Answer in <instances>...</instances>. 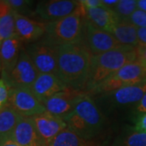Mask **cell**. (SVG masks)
<instances>
[{"mask_svg":"<svg viewBox=\"0 0 146 146\" xmlns=\"http://www.w3.org/2000/svg\"><path fill=\"white\" fill-rule=\"evenodd\" d=\"M58 77L68 88L86 89L92 54L83 43L57 46Z\"/></svg>","mask_w":146,"mask_h":146,"instance_id":"obj_1","label":"cell"},{"mask_svg":"<svg viewBox=\"0 0 146 146\" xmlns=\"http://www.w3.org/2000/svg\"><path fill=\"white\" fill-rule=\"evenodd\" d=\"M63 119L68 129L84 140L96 136L103 125V118L98 107L85 92L79 95L72 110Z\"/></svg>","mask_w":146,"mask_h":146,"instance_id":"obj_2","label":"cell"},{"mask_svg":"<svg viewBox=\"0 0 146 146\" xmlns=\"http://www.w3.org/2000/svg\"><path fill=\"white\" fill-rule=\"evenodd\" d=\"M137 61L136 47L122 46L119 48L92 56L89 77L86 89L90 92L128 63Z\"/></svg>","mask_w":146,"mask_h":146,"instance_id":"obj_3","label":"cell"},{"mask_svg":"<svg viewBox=\"0 0 146 146\" xmlns=\"http://www.w3.org/2000/svg\"><path fill=\"white\" fill-rule=\"evenodd\" d=\"M84 25L85 17L80 4L78 9L70 16L46 23V34L42 41L55 46L83 43Z\"/></svg>","mask_w":146,"mask_h":146,"instance_id":"obj_4","label":"cell"},{"mask_svg":"<svg viewBox=\"0 0 146 146\" xmlns=\"http://www.w3.org/2000/svg\"><path fill=\"white\" fill-rule=\"evenodd\" d=\"M146 80V67L138 61L128 63L97 85L89 93L107 94Z\"/></svg>","mask_w":146,"mask_h":146,"instance_id":"obj_5","label":"cell"},{"mask_svg":"<svg viewBox=\"0 0 146 146\" xmlns=\"http://www.w3.org/2000/svg\"><path fill=\"white\" fill-rule=\"evenodd\" d=\"M39 75L38 71L32 61L26 50H21L16 67L7 76H2L11 89L29 88L30 89Z\"/></svg>","mask_w":146,"mask_h":146,"instance_id":"obj_6","label":"cell"},{"mask_svg":"<svg viewBox=\"0 0 146 146\" xmlns=\"http://www.w3.org/2000/svg\"><path fill=\"white\" fill-rule=\"evenodd\" d=\"M83 44L93 56L99 55L122 46L112 33L100 29L86 20Z\"/></svg>","mask_w":146,"mask_h":146,"instance_id":"obj_7","label":"cell"},{"mask_svg":"<svg viewBox=\"0 0 146 146\" xmlns=\"http://www.w3.org/2000/svg\"><path fill=\"white\" fill-rule=\"evenodd\" d=\"M39 74H52L58 76L56 46L41 41L26 49Z\"/></svg>","mask_w":146,"mask_h":146,"instance_id":"obj_8","label":"cell"},{"mask_svg":"<svg viewBox=\"0 0 146 146\" xmlns=\"http://www.w3.org/2000/svg\"><path fill=\"white\" fill-rule=\"evenodd\" d=\"M8 103L25 117H33L46 112L44 105L29 88L10 89Z\"/></svg>","mask_w":146,"mask_h":146,"instance_id":"obj_9","label":"cell"},{"mask_svg":"<svg viewBox=\"0 0 146 146\" xmlns=\"http://www.w3.org/2000/svg\"><path fill=\"white\" fill-rule=\"evenodd\" d=\"M80 1L50 0L37 3L34 15L46 23L61 20L70 16L78 9Z\"/></svg>","mask_w":146,"mask_h":146,"instance_id":"obj_10","label":"cell"},{"mask_svg":"<svg viewBox=\"0 0 146 146\" xmlns=\"http://www.w3.org/2000/svg\"><path fill=\"white\" fill-rule=\"evenodd\" d=\"M32 119L36 126L38 134L46 146H49L60 132L68 128V125L63 118L51 115L47 111L33 116Z\"/></svg>","mask_w":146,"mask_h":146,"instance_id":"obj_11","label":"cell"},{"mask_svg":"<svg viewBox=\"0 0 146 146\" xmlns=\"http://www.w3.org/2000/svg\"><path fill=\"white\" fill-rule=\"evenodd\" d=\"M82 92L80 90L67 88L45 100L42 104L48 113L63 118L72 110L76 100Z\"/></svg>","mask_w":146,"mask_h":146,"instance_id":"obj_12","label":"cell"},{"mask_svg":"<svg viewBox=\"0 0 146 146\" xmlns=\"http://www.w3.org/2000/svg\"><path fill=\"white\" fill-rule=\"evenodd\" d=\"M10 135L21 146H46L37 132L32 117L21 116Z\"/></svg>","mask_w":146,"mask_h":146,"instance_id":"obj_13","label":"cell"},{"mask_svg":"<svg viewBox=\"0 0 146 146\" xmlns=\"http://www.w3.org/2000/svg\"><path fill=\"white\" fill-rule=\"evenodd\" d=\"M68 88L58 76L52 74H39L30 89L38 101L43 102L54 94Z\"/></svg>","mask_w":146,"mask_h":146,"instance_id":"obj_14","label":"cell"},{"mask_svg":"<svg viewBox=\"0 0 146 146\" xmlns=\"http://www.w3.org/2000/svg\"><path fill=\"white\" fill-rule=\"evenodd\" d=\"M16 35L21 41L32 42L37 41L46 34V24L33 21L26 16L14 11Z\"/></svg>","mask_w":146,"mask_h":146,"instance_id":"obj_15","label":"cell"},{"mask_svg":"<svg viewBox=\"0 0 146 146\" xmlns=\"http://www.w3.org/2000/svg\"><path fill=\"white\" fill-rule=\"evenodd\" d=\"M146 94V80L140 83L124 86L113 92L107 93L108 101L116 106L138 103Z\"/></svg>","mask_w":146,"mask_h":146,"instance_id":"obj_16","label":"cell"},{"mask_svg":"<svg viewBox=\"0 0 146 146\" xmlns=\"http://www.w3.org/2000/svg\"><path fill=\"white\" fill-rule=\"evenodd\" d=\"M21 41L16 35L2 42L0 48V63L2 76H7L14 69L21 53Z\"/></svg>","mask_w":146,"mask_h":146,"instance_id":"obj_17","label":"cell"},{"mask_svg":"<svg viewBox=\"0 0 146 146\" xmlns=\"http://www.w3.org/2000/svg\"><path fill=\"white\" fill-rule=\"evenodd\" d=\"M82 10L86 21L90 22L95 27L110 33H112L116 25L119 21L115 11L104 6L89 10H84L82 8Z\"/></svg>","mask_w":146,"mask_h":146,"instance_id":"obj_18","label":"cell"},{"mask_svg":"<svg viewBox=\"0 0 146 146\" xmlns=\"http://www.w3.org/2000/svg\"><path fill=\"white\" fill-rule=\"evenodd\" d=\"M16 35L14 11L7 0H0V38L3 42Z\"/></svg>","mask_w":146,"mask_h":146,"instance_id":"obj_19","label":"cell"},{"mask_svg":"<svg viewBox=\"0 0 146 146\" xmlns=\"http://www.w3.org/2000/svg\"><path fill=\"white\" fill-rule=\"evenodd\" d=\"M112 34L122 46L136 47L139 45L137 28L128 21H119Z\"/></svg>","mask_w":146,"mask_h":146,"instance_id":"obj_20","label":"cell"},{"mask_svg":"<svg viewBox=\"0 0 146 146\" xmlns=\"http://www.w3.org/2000/svg\"><path fill=\"white\" fill-rule=\"evenodd\" d=\"M21 116L9 103L0 110V134H11Z\"/></svg>","mask_w":146,"mask_h":146,"instance_id":"obj_21","label":"cell"},{"mask_svg":"<svg viewBox=\"0 0 146 146\" xmlns=\"http://www.w3.org/2000/svg\"><path fill=\"white\" fill-rule=\"evenodd\" d=\"M49 146H94V145L67 128L60 132Z\"/></svg>","mask_w":146,"mask_h":146,"instance_id":"obj_22","label":"cell"},{"mask_svg":"<svg viewBox=\"0 0 146 146\" xmlns=\"http://www.w3.org/2000/svg\"><path fill=\"white\" fill-rule=\"evenodd\" d=\"M136 9L137 1L136 0H119L113 11L119 19V21H127Z\"/></svg>","mask_w":146,"mask_h":146,"instance_id":"obj_23","label":"cell"},{"mask_svg":"<svg viewBox=\"0 0 146 146\" xmlns=\"http://www.w3.org/2000/svg\"><path fill=\"white\" fill-rule=\"evenodd\" d=\"M11 7L15 12L25 16L32 13V7L33 2L29 0H7Z\"/></svg>","mask_w":146,"mask_h":146,"instance_id":"obj_24","label":"cell"},{"mask_svg":"<svg viewBox=\"0 0 146 146\" xmlns=\"http://www.w3.org/2000/svg\"><path fill=\"white\" fill-rule=\"evenodd\" d=\"M123 146H146V132L131 133L124 140Z\"/></svg>","mask_w":146,"mask_h":146,"instance_id":"obj_25","label":"cell"},{"mask_svg":"<svg viewBox=\"0 0 146 146\" xmlns=\"http://www.w3.org/2000/svg\"><path fill=\"white\" fill-rule=\"evenodd\" d=\"M127 21L130 22L137 29L146 28V12L140 9H136Z\"/></svg>","mask_w":146,"mask_h":146,"instance_id":"obj_26","label":"cell"},{"mask_svg":"<svg viewBox=\"0 0 146 146\" xmlns=\"http://www.w3.org/2000/svg\"><path fill=\"white\" fill-rule=\"evenodd\" d=\"M10 89L3 79H0V110L8 103Z\"/></svg>","mask_w":146,"mask_h":146,"instance_id":"obj_27","label":"cell"},{"mask_svg":"<svg viewBox=\"0 0 146 146\" xmlns=\"http://www.w3.org/2000/svg\"><path fill=\"white\" fill-rule=\"evenodd\" d=\"M80 3L84 10H89L92 8L103 7L102 3V0H81L80 1Z\"/></svg>","mask_w":146,"mask_h":146,"instance_id":"obj_28","label":"cell"},{"mask_svg":"<svg viewBox=\"0 0 146 146\" xmlns=\"http://www.w3.org/2000/svg\"><path fill=\"white\" fill-rule=\"evenodd\" d=\"M0 146H21L12 139L10 134H0Z\"/></svg>","mask_w":146,"mask_h":146,"instance_id":"obj_29","label":"cell"},{"mask_svg":"<svg viewBox=\"0 0 146 146\" xmlns=\"http://www.w3.org/2000/svg\"><path fill=\"white\" fill-rule=\"evenodd\" d=\"M136 54L137 61L146 67V46H137Z\"/></svg>","mask_w":146,"mask_h":146,"instance_id":"obj_30","label":"cell"},{"mask_svg":"<svg viewBox=\"0 0 146 146\" xmlns=\"http://www.w3.org/2000/svg\"><path fill=\"white\" fill-rule=\"evenodd\" d=\"M134 130L139 132H146V114L138 118L134 127Z\"/></svg>","mask_w":146,"mask_h":146,"instance_id":"obj_31","label":"cell"},{"mask_svg":"<svg viewBox=\"0 0 146 146\" xmlns=\"http://www.w3.org/2000/svg\"><path fill=\"white\" fill-rule=\"evenodd\" d=\"M136 112L139 114V117L141 115L146 114V94L144 95V97L138 102V104L136 106Z\"/></svg>","mask_w":146,"mask_h":146,"instance_id":"obj_32","label":"cell"},{"mask_svg":"<svg viewBox=\"0 0 146 146\" xmlns=\"http://www.w3.org/2000/svg\"><path fill=\"white\" fill-rule=\"evenodd\" d=\"M137 37H138V46H146V28L137 29Z\"/></svg>","mask_w":146,"mask_h":146,"instance_id":"obj_33","label":"cell"},{"mask_svg":"<svg viewBox=\"0 0 146 146\" xmlns=\"http://www.w3.org/2000/svg\"><path fill=\"white\" fill-rule=\"evenodd\" d=\"M119 0H102V3L106 7L109 8L110 10H113L119 3Z\"/></svg>","mask_w":146,"mask_h":146,"instance_id":"obj_34","label":"cell"},{"mask_svg":"<svg viewBox=\"0 0 146 146\" xmlns=\"http://www.w3.org/2000/svg\"><path fill=\"white\" fill-rule=\"evenodd\" d=\"M137 8L146 12V0H138L137 1Z\"/></svg>","mask_w":146,"mask_h":146,"instance_id":"obj_35","label":"cell"},{"mask_svg":"<svg viewBox=\"0 0 146 146\" xmlns=\"http://www.w3.org/2000/svg\"><path fill=\"white\" fill-rule=\"evenodd\" d=\"M1 45H2V40L0 38V48H1ZM0 72H2V68H1V63H0Z\"/></svg>","mask_w":146,"mask_h":146,"instance_id":"obj_36","label":"cell"}]
</instances>
